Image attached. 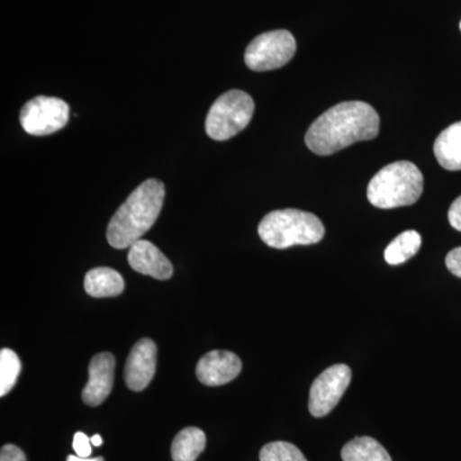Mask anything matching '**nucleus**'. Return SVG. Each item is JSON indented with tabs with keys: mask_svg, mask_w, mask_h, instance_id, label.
<instances>
[{
	"mask_svg": "<svg viewBox=\"0 0 461 461\" xmlns=\"http://www.w3.org/2000/svg\"><path fill=\"white\" fill-rule=\"evenodd\" d=\"M206 445L205 433L195 427L182 429L173 439V461H196L204 451Z\"/></svg>",
	"mask_w": 461,
	"mask_h": 461,
	"instance_id": "nucleus-15",
	"label": "nucleus"
},
{
	"mask_svg": "<svg viewBox=\"0 0 461 461\" xmlns=\"http://www.w3.org/2000/svg\"><path fill=\"white\" fill-rule=\"evenodd\" d=\"M242 369L241 359L230 351L214 350L205 354L196 366V375L205 386H223L233 381Z\"/></svg>",
	"mask_w": 461,
	"mask_h": 461,
	"instance_id": "nucleus-10",
	"label": "nucleus"
},
{
	"mask_svg": "<svg viewBox=\"0 0 461 461\" xmlns=\"http://www.w3.org/2000/svg\"><path fill=\"white\" fill-rule=\"evenodd\" d=\"M67 461H104L103 457H95V459H90V457H80L77 456V455H69L68 457H67Z\"/></svg>",
	"mask_w": 461,
	"mask_h": 461,
	"instance_id": "nucleus-24",
	"label": "nucleus"
},
{
	"mask_svg": "<svg viewBox=\"0 0 461 461\" xmlns=\"http://www.w3.org/2000/svg\"><path fill=\"white\" fill-rule=\"evenodd\" d=\"M0 461H26V455L17 446L5 445L0 451Z\"/></svg>",
	"mask_w": 461,
	"mask_h": 461,
	"instance_id": "nucleus-21",
	"label": "nucleus"
},
{
	"mask_svg": "<svg viewBox=\"0 0 461 461\" xmlns=\"http://www.w3.org/2000/svg\"><path fill=\"white\" fill-rule=\"evenodd\" d=\"M165 196V185L156 178L136 187L108 224L109 245L114 249H127L141 240L159 217Z\"/></svg>",
	"mask_w": 461,
	"mask_h": 461,
	"instance_id": "nucleus-2",
	"label": "nucleus"
},
{
	"mask_svg": "<svg viewBox=\"0 0 461 461\" xmlns=\"http://www.w3.org/2000/svg\"><path fill=\"white\" fill-rule=\"evenodd\" d=\"M351 381V369L345 364L330 366L318 375L309 393V411L315 418L326 417L338 406Z\"/></svg>",
	"mask_w": 461,
	"mask_h": 461,
	"instance_id": "nucleus-8",
	"label": "nucleus"
},
{
	"mask_svg": "<svg viewBox=\"0 0 461 461\" xmlns=\"http://www.w3.org/2000/svg\"><path fill=\"white\" fill-rule=\"evenodd\" d=\"M74 450L77 456L90 457L91 455V441L89 437L83 432L75 433L74 437Z\"/></svg>",
	"mask_w": 461,
	"mask_h": 461,
	"instance_id": "nucleus-20",
	"label": "nucleus"
},
{
	"mask_svg": "<svg viewBox=\"0 0 461 461\" xmlns=\"http://www.w3.org/2000/svg\"><path fill=\"white\" fill-rule=\"evenodd\" d=\"M437 162L447 171H461V122L439 133L433 147Z\"/></svg>",
	"mask_w": 461,
	"mask_h": 461,
	"instance_id": "nucleus-13",
	"label": "nucleus"
},
{
	"mask_svg": "<svg viewBox=\"0 0 461 461\" xmlns=\"http://www.w3.org/2000/svg\"><path fill=\"white\" fill-rule=\"evenodd\" d=\"M448 222L455 230L461 232V196L455 200L448 209Z\"/></svg>",
	"mask_w": 461,
	"mask_h": 461,
	"instance_id": "nucleus-23",
	"label": "nucleus"
},
{
	"mask_svg": "<svg viewBox=\"0 0 461 461\" xmlns=\"http://www.w3.org/2000/svg\"><path fill=\"white\" fill-rule=\"evenodd\" d=\"M344 461H393L386 448L372 437H357L344 446Z\"/></svg>",
	"mask_w": 461,
	"mask_h": 461,
	"instance_id": "nucleus-16",
	"label": "nucleus"
},
{
	"mask_svg": "<svg viewBox=\"0 0 461 461\" xmlns=\"http://www.w3.org/2000/svg\"><path fill=\"white\" fill-rule=\"evenodd\" d=\"M421 245V238L417 230H405L399 236L384 250V259L390 266H399L411 259L420 251Z\"/></svg>",
	"mask_w": 461,
	"mask_h": 461,
	"instance_id": "nucleus-17",
	"label": "nucleus"
},
{
	"mask_svg": "<svg viewBox=\"0 0 461 461\" xmlns=\"http://www.w3.org/2000/svg\"><path fill=\"white\" fill-rule=\"evenodd\" d=\"M69 107L65 100L36 96L21 109L20 121L29 135L47 136L68 123Z\"/></svg>",
	"mask_w": 461,
	"mask_h": 461,
	"instance_id": "nucleus-7",
	"label": "nucleus"
},
{
	"mask_svg": "<svg viewBox=\"0 0 461 461\" xmlns=\"http://www.w3.org/2000/svg\"><path fill=\"white\" fill-rule=\"evenodd\" d=\"M324 232L326 230L317 215L299 209L271 212L258 227L263 242L275 249L317 244L324 238Z\"/></svg>",
	"mask_w": 461,
	"mask_h": 461,
	"instance_id": "nucleus-4",
	"label": "nucleus"
},
{
	"mask_svg": "<svg viewBox=\"0 0 461 461\" xmlns=\"http://www.w3.org/2000/svg\"><path fill=\"white\" fill-rule=\"evenodd\" d=\"M85 291L93 297L118 296L123 293L122 276L107 267L94 268L85 276Z\"/></svg>",
	"mask_w": 461,
	"mask_h": 461,
	"instance_id": "nucleus-14",
	"label": "nucleus"
},
{
	"mask_svg": "<svg viewBox=\"0 0 461 461\" xmlns=\"http://www.w3.org/2000/svg\"><path fill=\"white\" fill-rule=\"evenodd\" d=\"M379 115L364 102H344L321 114L305 135L306 147L318 156H330L357 141L373 140Z\"/></svg>",
	"mask_w": 461,
	"mask_h": 461,
	"instance_id": "nucleus-1",
	"label": "nucleus"
},
{
	"mask_svg": "<svg viewBox=\"0 0 461 461\" xmlns=\"http://www.w3.org/2000/svg\"><path fill=\"white\" fill-rule=\"evenodd\" d=\"M130 266L133 271L141 275L150 276L157 280H169L173 275L171 262L167 259L165 254L147 240H139L130 247L129 256Z\"/></svg>",
	"mask_w": 461,
	"mask_h": 461,
	"instance_id": "nucleus-12",
	"label": "nucleus"
},
{
	"mask_svg": "<svg viewBox=\"0 0 461 461\" xmlns=\"http://www.w3.org/2000/svg\"><path fill=\"white\" fill-rule=\"evenodd\" d=\"M115 359L111 353L95 355L89 366V382L83 391L86 405L98 406L104 402L113 387Z\"/></svg>",
	"mask_w": 461,
	"mask_h": 461,
	"instance_id": "nucleus-11",
	"label": "nucleus"
},
{
	"mask_svg": "<svg viewBox=\"0 0 461 461\" xmlns=\"http://www.w3.org/2000/svg\"><path fill=\"white\" fill-rule=\"evenodd\" d=\"M423 175L408 160L391 163L375 173L369 182V203L375 208L393 209L414 204L423 193Z\"/></svg>",
	"mask_w": 461,
	"mask_h": 461,
	"instance_id": "nucleus-3",
	"label": "nucleus"
},
{
	"mask_svg": "<svg viewBox=\"0 0 461 461\" xmlns=\"http://www.w3.org/2000/svg\"><path fill=\"white\" fill-rule=\"evenodd\" d=\"M260 461H308L295 445L277 441L267 444L260 451Z\"/></svg>",
	"mask_w": 461,
	"mask_h": 461,
	"instance_id": "nucleus-19",
	"label": "nucleus"
},
{
	"mask_svg": "<svg viewBox=\"0 0 461 461\" xmlns=\"http://www.w3.org/2000/svg\"><path fill=\"white\" fill-rule=\"evenodd\" d=\"M460 30H461V23H460Z\"/></svg>",
	"mask_w": 461,
	"mask_h": 461,
	"instance_id": "nucleus-26",
	"label": "nucleus"
},
{
	"mask_svg": "<svg viewBox=\"0 0 461 461\" xmlns=\"http://www.w3.org/2000/svg\"><path fill=\"white\" fill-rule=\"evenodd\" d=\"M90 441L91 445L96 446V447H99V446H102L103 444L102 437H100L99 435L91 437Z\"/></svg>",
	"mask_w": 461,
	"mask_h": 461,
	"instance_id": "nucleus-25",
	"label": "nucleus"
},
{
	"mask_svg": "<svg viewBox=\"0 0 461 461\" xmlns=\"http://www.w3.org/2000/svg\"><path fill=\"white\" fill-rule=\"evenodd\" d=\"M21 372L18 355L11 348L0 351V396L5 397L16 384Z\"/></svg>",
	"mask_w": 461,
	"mask_h": 461,
	"instance_id": "nucleus-18",
	"label": "nucleus"
},
{
	"mask_svg": "<svg viewBox=\"0 0 461 461\" xmlns=\"http://www.w3.org/2000/svg\"><path fill=\"white\" fill-rule=\"evenodd\" d=\"M158 348L150 339H142L133 346L124 366V381L130 390L140 393L150 384L157 371Z\"/></svg>",
	"mask_w": 461,
	"mask_h": 461,
	"instance_id": "nucleus-9",
	"label": "nucleus"
},
{
	"mask_svg": "<svg viewBox=\"0 0 461 461\" xmlns=\"http://www.w3.org/2000/svg\"><path fill=\"white\" fill-rule=\"evenodd\" d=\"M254 100L241 90H230L209 109L205 131L215 141L229 140L247 129L254 114Z\"/></svg>",
	"mask_w": 461,
	"mask_h": 461,
	"instance_id": "nucleus-5",
	"label": "nucleus"
},
{
	"mask_svg": "<svg viewBox=\"0 0 461 461\" xmlns=\"http://www.w3.org/2000/svg\"><path fill=\"white\" fill-rule=\"evenodd\" d=\"M446 266L448 271L453 273L456 277L461 278V247L454 249L446 257Z\"/></svg>",
	"mask_w": 461,
	"mask_h": 461,
	"instance_id": "nucleus-22",
	"label": "nucleus"
},
{
	"mask_svg": "<svg viewBox=\"0 0 461 461\" xmlns=\"http://www.w3.org/2000/svg\"><path fill=\"white\" fill-rule=\"evenodd\" d=\"M296 53V41L287 30L264 32L245 50V63L251 71L264 72L287 65Z\"/></svg>",
	"mask_w": 461,
	"mask_h": 461,
	"instance_id": "nucleus-6",
	"label": "nucleus"
}]
</instances>
